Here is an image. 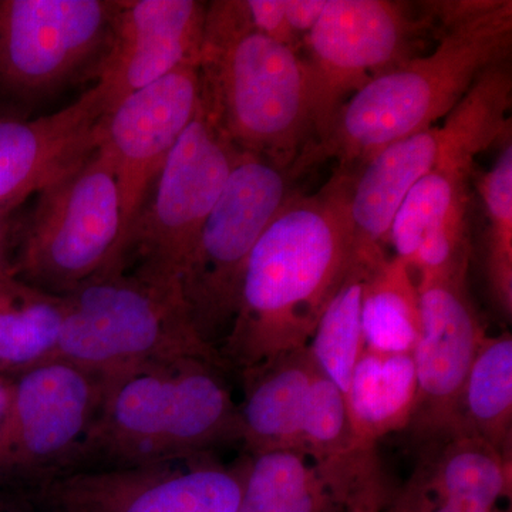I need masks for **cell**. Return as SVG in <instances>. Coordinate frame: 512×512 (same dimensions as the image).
I'll return each mask as SVG.
<instances>
[{
  "label": "cell",
  "instance_id": "6da1fadb",
  "mask_svg": "<svg viewBox=\"0 0 512 512\" xmlns=\"http://www.w3.org/2000/svg\"><path fill=\"white\" fill-rule=\"evenodd\" d=\"M355 170L322 190L293 192L249 256L220 355L239 372L308 348L320 316L357 261L349 218Z\"/></svg>",
  "mask_w": 512,
  "mask_h": 512
},
{
  "label": "cell",
  "instance_id": "7a4b0ae2",
  "mask_svg": "<svg viewBox=\"0 0 512 512\" xmlns=\"http://www.w3.org/2000/svg\"><path fill=\"white\" fill-rule=\"evenodd\" d=\"M440 43L370 80L340 110L328 136L308 144L289 168L301 177L326 161L357 170L369 158L447 117L478 77L510 57L511 0H470Z\"/></svg>",
  "mask_w": 512,
  "mask_h": 512
},
{
  "label": "cell",
  "instance_id": "3957f363",
  "mask_svg": "<svg viewBox=\"0 0 512 512\" xmlns=\"http://www.w3.org/2000/svg\"><path fill=\"white\" fill-rule=\"evenodd\" d=\"M204 359L148 363L103 377L93 423L56 473L150 466L241 441L222 369Z\"/></svg>",
  "mask_w": 512,
  "mask_h": 512
},
{
  "label": "cell",
  "instance_id": "277c9868",
  "mask_svg": "<svg viewBox=\"0 0 512 512\" xmlns=\"http://www.w3.org/2000/svg\"><path fill=\"white\" fill-rule=\"evenodd\" d=\"M198 66L202 101L231 143L289 171L313 140L299 52L255 32L244 0H217L207 6Z\"/></svg>",
  "mask_w": 512,
  "mask_h": 512
},
{
  "label": "cell",
  "instance_id": "5b68a950",
  "mask_svg": "<svg viewBox=\"0 0 512 512\" xmlns=\"http://www.w3.org/2000/svg\"><path fill=\"white\" fill-rule=\"evenodd\" d=\"M62 296L56 359L101 377L180 359L225 366L220 352L195 329L180 286L116 269Z\"/></svg>",
  "mask_w": 512,
  "mask_h": 512
},
{
  "label": "cell",
  "instance_id": "8992f818",
  "mask_svg": "<svg viewBox=\"0 0 512 512\" xmlns=\"http://www.w3.org/2000/svg\"><path fill=\"white\" fill-rule=\"evenodd\" d=\"M36 197L28 218L16 228V278L66 295L96 276L124 269L119 184L99 146Z\"/></svg>",
  "mask_w": 512,
  "mask_h": 512
},
{
  "label": "cell",
  "instance_id": "52a82bcc",
  "mask_svg": "<svg viewBox=\"0 0 512 512\" xmlns=\"http://www.w3.org/2000/svg\"><path fill=\"white\" fill-rule=\"evenodd\" d=\"M291 181L288 170L242 153L201 228L180 286L195 329L212 348L227 338L249 256L295 192Z\"/></svg>",
  "mask_w": 512,
  "mask_h": 512
},
{
  "label": "cell",
  "instance_id": "ba28073f",
  "mask_svg": "<svg viewBox=\"0 0 512 512\" xmlns=\"http://www.w3.org/2000/svg\"><path fill=\"white\" fill-rule=\"evenodd\" d=\"M241 154L201 101L128 231L124 271L180 286L188 256Z\"/></svg>",
  "mask_w": 512,
  "mask_h": 512
},
{
  "label": "cell",
  "instance_id": "9c48e42d",
  "mask_svg": "<svg viewBox=\"0 0 512 512\" xmlns=\"http://www.w3.org/2000/svg\"><path fill=\"white\" fill-rule=\"evenodd\" d=\"M392 0H328L303 39L308 70L313 140L328 136L350 97L370 80L412 59L431 19Z\"/></svg>",
  "mask_w": 512,
  "mask_h": 512
},
{
  "label": "cell",
  "instance_id": "30bf717a",
  "mask_svg": "<svg viewBox=\"0 0 512 512\" xmlns=\"http://www.w3.org/2000/svg\"><path fill=\"white\" fill-rule=\"evenodd\" d=\"M245 460L210 454L150 466L50 474L20 494L33 512H237Z\"/></svg>",
  "mask_w": 512,
  "mask_h": 512
},
{
  "label": "cell",
  "instance_id": "8fae6325",
  "mask_svg": "<svg viewBox=\"0 0 512 512\" xmlns=\"http://www.w3.org/2000/svg\"><path fill=\"white\" fill-rule=\"evenodd\" d=\"M120 0H0V86L20 96L59 89L110 46Z\"/></svg>",
  "mask_w": 512,
  "mask_h": 512
},
{
  "label": "cell",
  "instance_id": "7c38bea8",
  "mask_svg": "<svg viewBox=\"0 0 512 512\" xmlns=\"http://www.w3.org/2000/svg\"><path fill=\"white\" fill-rule=\"evenodd\" d=\"M103 390V377L59 359L15 377L0 485L22 490L60 470L93 423Z\"/></svg>",
  "mask_w": 512,
  "mask_h": 512
},
{
  "label": "cell",
  "instance_id": "4fadbf2b",
  "mask_svg": "<svg viewBox=\"0 0 512 512\" xmlns=\"http://www.w3.org/2000/svg\"><path fill=\"white\" fill-rule=\"evenodd\" d=\"M201 101L200 66L192 62L130 94L101 119L99 147L109 156L119 184L124 245L165 160L194 121Z\"/></svg>",
  "mask_w": 512,
  "mask_h": 512
},
{
  "label": "cell",
  "instance_id": "5bb4252c",
  "mask_svg": "<svg viewBox=\"0 0 512 512\" xmlns=\"http://www.w3.org/2000/svg\"><path fill=\"white\" fill-rule=\"evenodd\" d=\"M421 333L413 350L417 403L409 429L420 444L460 430L468 372L485 338L467 291V274L420 276Z\"/></svg>",
  "mask_w": 512,
  "mask_h": 512
},
{
  "label": "cell",
  "instance_id": "9a60e30c",
  "mask_svg": "<svg viewBox=\"0 0 512 512\" xmlns=\"http://www.w3.org/2000/svg\"><path fill=\"white\" fill-rule=\"evenodd\" d=\"M511 87L495 76H483L463 100V128L433 170L406 195L389 232L396 258L412 264L420 242L441 222L470 208L474 160L507 130Z\"/></svg>",
  "mask_w": 512,
  "mask_h": 512
},
{
  "label": "cell",
  "instance_id": "2e32d148",
  "mask_svg": "<svg viewBox=\"0 0 512 512\" xmlns=\"http://www.w3.org/2000/svg\"><path fill=\"white\" fill-rule=\"evenodd\" d=\"M207 6L195 0H120L94 84L107 113L183 64L200 62Z\"/></svg>",
  "mask_w": 512,
  "mask_h": 512
},
{
  "label": "cell",
  "instance_id": "e0dca14e",
  "mask_svg": "<svg viewBox=\"0 0 512 512\" xmlns=\"http://www.w3.org/2000/svg\"><path fill=\"white\" fill-rule=\"evenodd\" d=\"M382 501L375 450L333 463L281 450L245 458L237 512H355Z\"/></svg>",
  "mask_w": 512,
  "mask_h": 512
},
{
  "label": "cell",
  "instance_id": "ac0fdd59",
  "mask_svg": "<svg viewBox=\"0 0 512 512\" xmlns=\"http://www.w3.org/2000/svg\"><path fill=\"white\" fill-rule=\"evenodd\" d=\"M106 113L93 86L49 116L0 120V211H16L29 197L82 164L99 146L100 123Z\"/></svg>",
  "mask_w": 512,
  "mask_h": 512
},
{
  "label": "cell",
  "instance_id": "d6986e66",
  "mask_svg": "<svg viewBox=\"0 0 512 512\" xmlns=\"http://www.w3.org/2000/svg\"><path fill=\"white\" fill-rule=\"evenodd\" d=\"M461 117L456 106L440 126L390 144L355 170L349 218L360 262L375 265L387 258L384 245L389 244L390 228L400 205L460 136Z\"/></svg>",
  "mask_w": 512,
  "mask_h": 512
},
{
  "label": "cell",
  "instance_id": "ffe728a7",
  "mask_svg": "<svg viewBox=\"0 0 512 512\" xmlns=\"http://www.w3.org/2000/svg\"><path fill=\"white\" fill-rule=\"evenodd\" d=\"M318 372L308 348H303L241 373V441L249 454L301 450L303 419Z\"/></svg>",
  "mask_w": 512,
  "mask_h": 512
},
{
  "label": "cell",
  "instance_id": "44dd1931",
  "mask_svg": "<svg viewBox=\"0 0 512 512\" xmlns=\"http://www.w3.org/2000/svg\"><path fill=\"white\" fill-rule=\"evenodd\" d=\"M407 484L446 500L494 508L511 497L512 458L476 434L457 431L421 444Z\"/></svg>",
  "mask_w": 512,
  "mask_h": 512
},
{
  "label": "cell",
  "instance_id": "7402d4cb",
  "mask_svg": "<svg viewBox=\"0 0 512 512\" xmlns=\"http://www.w3.org/2000/svg\"><path fill=\"white\" fill-rule=\"evenodd\" d=\"M357 441L375 448L389 434L409 429L417 403L413 353L363 350L345 393Z\"/></svg>",
  "mask_w": 512,
  "mask_h": 512
},
{
  "label": "cell",
  "instance_id": "603a6c76",
  "mask_svg": "<svg viewBox=\"0 0 512 512\" xmlns=\"http://www.w3.org/2000/svg\"><path fill=\"white\" fill-rule=\"evenodd\" d=\"M63 318L62 295L0 278V376L15 379L56 360Z\"/></svg>",
  "mask_w": 512,
  "mask_h": 512
},
{
  "label": "cell",
  "instance_id": "cb8c5ba5",
  "mask_svg": "<svg viewBox=\"0 0 512 512\" xmlns=\"http://www.w3.org/2000/svg\"><path fill=\"white\" fill-rule=\"evenodd\" d=\"M365 349L413 353L421 333L420 296L412 269L386 258L367 272L362 296Z\"/></svg>",
  "mask_w": 512,
  "mask_h": 512
},
{
  "label": "cell",
  "instance_id": "d4e9b609",
  "mask_svg": "<svg viewBox=\"0 0 512 512\" xmlns=\"http://www.w3.org/2000/svg\"><path fill=\"white\" fill-rule=\"evenodd\" d=\"M460 430L512 457L511 333L481 342L461 393Z\"/></svg>",
  "mask_w": 512,
  "mask_h": 512
},
{
  "label": "cell",
  "instance_id": "484cf974",
  "mask_svg": "<svg viewBox=\"0 0 512 512\" xmlns=\"http://www.w3.org/2000/svg\"><path fill=\"white\" fill-rule=\"evenodd\" d=\"M370 268L372 266L357 259L320 316L309 340L308 350L319 372L332 380L343 393L348 390L353 369L365 350L362 296Z\"/></svg>",
  "mask_w": 512,
  "mask_h": 512
},
{
  "label": "cell",
  "instance_id": "4316f807",
  "mask_svg": "<svg viewBox=\"0 0 512 512\" xmlns=\"http://www.w3.org/2000/svg\"><path fill=\"white\" fill-rule=\"evenodd\" d=\"M485 212L484 269L491 298L504 318L512 316V144L477 184Z\"/></svg>",
  "mask_w": 512,
  "mask_h": 512
},
{
  "label": "cell",
  "instance_id": "83f0119b",
  "mask_svg": "<svg viewBox=\"0 0 512 512\" xmlns=\"http://www.w3.org/2000/svg\"><path fill=\"white\" fill-rule=\"evenodd\" d=\"M370 450L375 448L363 447L353 433L345 393L318 372L309 393L299 451L316 463H333Z\"/></svg>",
  "mask_w": 512,
  "mask_h": 512
},
{
  "label": "cell",
  "instance_id": "f1b7e54d",
  "mask_svg": "<svg viewBox=\"0 0 512 512\" xmlns=\"http://www.w3.org/2000/svg\"><path fill=\"white\" fill-rule=\"evenodd\" d=\"M244 3L255 32L298 52L301 40L293 35L286 22L284 0H244Z\"/></svg>",
  "mask_w": 512,
  "mask_h": 512
},
{
  "label": "cell",
  "instance_id": "f546056e",
  "mask_svg": "<svg viewBox=\"0 0 512 512\" xmlns=\"http://www.w3.org/2000/svg\"><path fill=\"white\" fill-rule=\"evenodd\" d=\"M389 512H504L500 508L483 507L466 501L446 500L417 490L406 484L394 497Z\"/></svg>",
  "mask_w": 512,
  "mask_h": 512
},
{
  "label": "cell",
  "instance_id": "4dcf8cb0",
  "mask_svg": "<svg viewBox=\"0 0 512 512\" xmlns=\"http://www.w3.org/2000/svg\"><path fill=\"white\" fill-rule=\"evenodd\" d=\"M328 0H284L286 22L293 35L305 39L325 12Z\"/></svg>",
  "mask_w": 512,
  "mask_h": 512
},
{
  "label": "cell",
  "instance_id": "1f68e13d",
  "mask_svg": "<svg viewBox=\"0 0 512 512\" xmlns=\"http://www.w3.org/2000/svg\"><path fill=\"white\" fill-rule=\"evenodd\" d=\"M13 212L0 211V278L15 275L13 252H15L16 224Z\"/></svg>",
  "mask_w": 512,
  "mask_h": 512
},
{
  "label": "cell",
  "instance_id": "d6a6232c",
  "mask_svg": "<svg viewBox=\"0 0 512 512\" xmlns=\"http://www.w3.org/2000/svg\"><path fill=\"white\" fill-rule=\"evenodd\" d=\"M13 397V379L6 376H0V439L5 431L6 423L12 406Z\"/></svg>",
  "mask_w": 512,
  "mask_h": 512
},
{
  "label": "cell",
  "instance_id": "836d02e7",
  "mask_svg": "<svg viewBox=\"0 0 512 512\" xmlns=\"http://www.w3.org/2000/svg\"><path fill=\"white\" fill-rule=\"evenodd\" d=\"M383 503L362 505L355 512H382Z\"/></svg>",
  "mask_w": 512,
  "mask_h": 512
}]
</instances>
